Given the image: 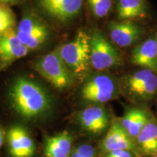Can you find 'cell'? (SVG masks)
<instances>
[{
	"instance_id": "21",
	"label": "cell",
	"mask_w": 157,
	"mask_h": 157,
	"mask_svg": "<svg viewBox=\"0 0 157 157\" xmlns=\"http://www.w3.org/2000/svg\"><path fill=\"white\" fill-rule=\"evenodd\" d=\"M98 149L91 143H81L74 147L71 157H99Z\"/></svg>"
},
{
	"instance_id": "23",
	"label": "cell",
	"mask_w": 157,
	"mask_h": 157,
	"mask_svg": "<svg viewBox=\"0 0 157 157\" xmlns=\"http://www.w3.org/2000/svg\"><path fill=\"white\" fill-rule=\"evenodd\" d=\"M5 140L6 131L3 128V127L0 124V152H1V150L4 144H5Z\"/></svg>"
},
{
	"instance_id": "5",
	"label": "cell",
	"mask_w": 157,
	"mask_h": 157,
	"mask_svg": "<svg viewBox=\"0 0 157 157\" xmlns=\"http://www.w3.org/2000/svg\"><path fill=\"white\" fill-rule=\"evenodd\" d=\"M119 87L113 78L105 74H98L86 81L81 91V97L90 104H104L116 99Z\"/></svg>"
},
{
	"instance_id": "8",
	"label": "cell",
	"mask_w": 157,
	"mask_h": 157,
	"mask_svg": "<svg viewBox=\"0 0 157 157\" xmlns=\"http://www.w3.org/2000/svg\"><path fill=\"white\" fill-rule=\"evenodd\" d=\"M76 120L86 134L97 137L107 132L112 119L103 104H90L77 113Z\"/></svg>"
},
{
	"instance_id": "3",
	"label": "cell",
	"mask_w": 157,
	"mask_h": 157,
	"mask_svg": "<svg viewBox=\"0 0 157 157\" xmlns=\"http://www.w3.org/2000/svg\"><path fill=\"white\" fill-rule=\"evenodd\" d=\"M34 68L57 90H66L71 85L73 76L62 60L58 50L37 59Z\"/></svg>"
},
{
	"instance_id": "1",
	"label": "cell",
	"mask_w": 157,
	"mask_h": 157,
	"mask_svg": "<svg viewBox=\"0 0 157 157\" xmlns=\"http://www.w3.org/2000/svg\"><path fill=\"white\" fill-rule=\"evenodd\" d=\"M7 100L13 112L27 122L44 120L53 110L50 93L42 84L25 76H19L11 84Z\"/></svg>"
},
{
	"instance_id": "14",
	"label": "cell",
	"mask_w": 157,
	"mask_h": 157,
	"mask_svg": "<svg viewBox=\"0 0 157 157\" xmlns=\"http://www.w3.org/2000/svg\"><path fill=\"white\" fill-rule=\"evenodd\" d=\"M112 42L121 48H127L137 43L143 36L140 25L130 21L113 22L109 25Z\"/></svg>"
},
{
	"instance_id": "4",
	"label": "cell",
	"mask_w": 157,
	"mask_h": 157,
	"mask_svg": "<svg viewBox=\"0 0 157 157\" xmlns=\"http://www.w3.org/2000/svg\"><path fill=\"white\" fill-rule=\"evenodd\" d=\"M15 32L21 42L30 50L41 48L50 38L48 25L36 15L29 12L23 15Z\"/></svg>"
},
{
	"instance_id": "22",
	"label": "cell",
	"mask_w": 157,
	"mask_h": 157,
	"mask_svg": "<svg viewBox=\"0 0 157 157\" xmlns=\"http://www.w3.org/2000/svg\"><path fill=\"white\" fill-rule=\"evenodd\" d=\"M100 157H137L134 153L127 150H117L108 152Z\"/></svg>"
},
{
	"instance_id": "26",
	"label": "cell",
	"mask_w": 157,
	"mask_h": 157,
	"mask_svg": "<svg viewBox=\"0 0 157 157\" xmlns=\"http://www.w3.org/2000/svg\"><path fill=\"white\" fill-rule=\"evenodd\" d=\"M156 39H157V38H156Z\"/></svg>"
},
{
	"instance_id": "15",
	"label": "cell",
	"mask_w": 157,
	"mask_h": 157,
	"mask_svg": "<svg viewBox=\"0 0 157 157\" xmlns=\"http://www.w3.org/2000/svg\"><path fill=\"white\" fill-rule=\"evenodd\" d=\"M152 114L145 107L132 106L125 110L119 120L128 135L135 141Z\"/></svg>"
},
{
	"instance_id": "2",
	"label": "cell",
	"mask_w": 157,
	"mask_h": 157,
	"mask_svg": "<svg viewBox=\"0 0 157 157\" xmlns=\"http://www.w3.org/2000/svg\"><path fill=\"white\" fill-rule=\"evenodd\" d=\"M58 52L73 77H85L90 66V36L85 31H78L73 40L60 47Z\"/></svg>"
},
{
	"instance_id": "16",
	"label": "cell",
	"mask_w": 157,
	"mask_h": 157,
	"mask_svg": "<svg viewBox=\"0 0 157 157\" xmlns=\"http://www.w3.org/2000/svg\"><path fill=\"white\" fill-rule=\"evenodd\" d=\"M131 62L157 74V39L150 38L135 47L132 52Z\"/></svg>"
},
{
	"instance_id": "11",
	"label": "cell",
	"mask_w": 157,
	"mask_h": 157,
	"mask_svg": "<svg viewBox=\"0 0 157 157\" xmlns=\"http://www.w3.org/2000/svg\"><path fill=\"white\" fill-rule=\"evenodd\" d=\"M83 2L84 0H36L37 7L43 14L63 24L78 16Z\"/></svg>"
},
{
	"instance_id": "19",
	"label": "cell",
	"mask_w": 157,
	"mask_h": 157,
	"mask_svg": "<svg viewBox=\"0 0 157 157\" xmlns=\"http://www.w3.org/2000/svg\"><path fill=\"white\" fill-rule=\"evenodd\" d=\"M15 23V15L10 7L5 4L0 3V35L14 29Z\"/></svg>"
},
{
	"instance_id": "25",
	"label": "cell",
	"mask_w": 157,
	"mask_h": 157,
	"mask_svg": "<svg viewBox=\"0 0 157 157\" xmlns=\"http://www.w3.org/2000/svg\"><path fill=\"white\" fill-rule=\"evenodd\" d=\"M151 157H157V154L154 155V156H151Z\"/></svg>"
},
{
	"instance_id": "18",
	"label": "cell",
	"mask_w": 157,
	"mask_h": 157,
	"mask_svg": "<svg viewBox=\"0 0 157 157\" xmlns=\"http://www.w3.org/2000/svg\"><path fill=\"white\" fill-rule=\"evenodd\" d=\"M118 18L121 21L144 17L148 13L146 0H118L117 4Z\"/></svg>"
},
{
	"instance_id": "7",
	"label": "cell",
	"mask_w": 157,
	"mask_h": 157,
	"mask_svg": "<svg viewBox=\"0 0 157 157\" xmlns=\"http://www.w3.org/2000/svg\"><path fill=\"white\" fill-rule=\"evenodd\" d=\"M121 56L117 48L103 33L95 31L90 36V65L97 71H103L119 66Z\"/></svg>"
},
{
	"instance_id": "20",
	"label": "cell",
	"mask_w": 157,
	"mask_h": 157,
	"mask_svg": "<svg viewBox=\"0 0 157 157\" xmlns=\"http://www.w3.org/2000/svg\"><path fill=\"white\" fill-rule=\"evenodd\" d=\"M88 5L93 15L98 18L107 16L112 7V0H87Z\"/></svg>"
},
{
	"instance_id": "24",
	"label": "cell",
	"mask_w": 157,
	"mask_h": 157,
	"mask_svg": "<svg viewBox=\"0 0 157 157\" xmlns=\"http://www.w3.org/2000/svg\"><path fill=\"white\" fill-rule=\"evenodd\" d=\"M22 1L23 0H0V3L8 5V4H10V3H17Z\"/></svg>"
},
{
	"instance_id": "10",
	"label": "cell",
	"mask_w": 157,
	"mask_h": 157,
	"mask_svg": "<svg viewBox=\"0 0 157 157\" xmlns=\"http://www.w3.org/2000/svg\"><path fill=\"white\" fill-rule=\"evenodd\" d=\"M6 149L8 157H34L36 143L23 125L13 124L6 131Z\"/></svg>"
},
{
	"instance_id": "12",
	"label": "cell",
	"mask_w": 157,
	"mask_h": 157,
	"mask_svg": "<svg viewBox=\"0 0 157 157\" xmlns=\"http://www.w3.org/2000/svg\"><path fill=\"white\" fill-rule=\"evenodd\" d=\"M30 50L21 42L14 29L0 35V62L7 66L28 55Z\"/></svg>"
},
{
	"instance_id": "17",
	"label": "cell",
	"mask_w": 157,
	"mask_h": 157,
	"mask_svg": "<svg viewBox=\"0 0 157 157\" xmlns=\"http://www.w3.org/2000/svg\"><path fill=\"white\" fill-rule=\"evenodd\" d=\"M135 143L141 157L157 154V120L153 115L137 137Z\"/></svg>"
},
{
	"instance_id": "6",
	"label": "cell",
	"mask_w": 157,
	"mask_h": 157,
	"mask_svg": "<svg viewBox=\"0 0 157 157\" xmlns=\"http://www.w3.org/2000/svg\"><path fill=\"white\" fill-rule=\"evenodd\" d=\"M125 88L132 101L138 103L152 101L157 95V74L146 68L137 71L126 78Z\"/></svg>"
},
{
	"instance_id": "13",
	"label": "cell",
	"mask_w": 157,
	"mask_h": 157,
	"mask_svg": "<svg viewBox=\"0 0 157 157\" xmlns=\"http://www.w3.org/2000/svg\"><path fill=\"white\" fill-rule=\"evenodd\" d=\"M74 137L64 130L44 138L42 157H71L74 149Z\"/></svg>"
},
{
	"instance_id": "9",
	"label": "cell",
	"mask_w": 157,
	"mask_h": 157,
	"mask_svg": "<svg viewBox=\"0 0 157 157\" xmlns=\"http://www.w3.org/2000/svg\"><path fill=\"white\" fill-rule=\"evenodd\" d=\"M97 149L99 156L113 151L127 150L141 157L135 141L123 128L117 118L112 119L109 129L98 143Z\"/></svg>"
}]
</instances>
